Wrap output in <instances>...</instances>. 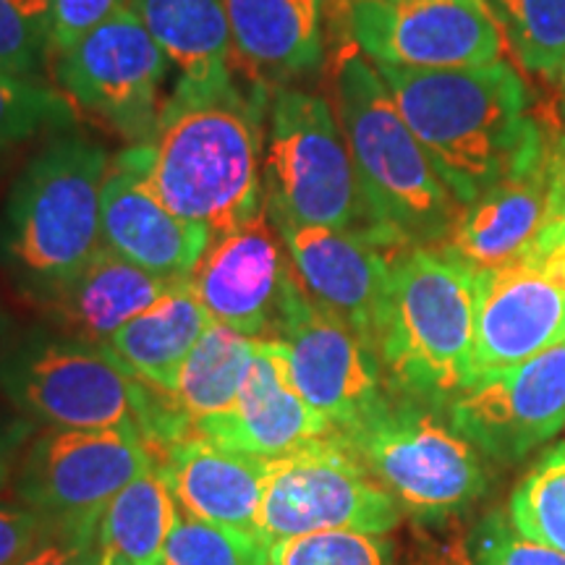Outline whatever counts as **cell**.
<instances>
[{
  "mask_svg": "<svg viewBox=\"0 0 565 565\" xmlns=\"http://www.w3.org/2000/svg\"><path fill=\"white\" fill-rule=\"evenodd\" d=\"M263 108L259 87L246 95L236 79H179L152 139L129 152L175 215L223 236L265 207Z\"/></svg>",
  "mask_w": 565,
  "mask_h": 565,
  "instance_id": "1",
  "label": "cell"
},
{
  "mask_svg": "<svg viewBox=\"0 0 565 565\" xmlns=\"http://www.w3.org/2000/svg\"><path fill=\"white\" fill-rule=\"evenodd\" d=\"M374 68L463 207L547 150L545 129L529 116L524 82L505 61L433 71L385 63Z\"/></svg>",
  "mask_w": 565,
  "mask_h": 565,
  "instance_id": "2",
  "label": "cell"
},
{
  "mask_svg": "<svg viewBox=\"0 0 565 565\" xmlns=\"http://www.w3.org/2000/svg\"><path fill=\"white\" fill-rule=\"evenodd\" d=\"M0 393L40 429H89L131 424L154 454L194 429L171 393L141 383L108 345L51 324L24 330L0 349Z\"/></svg>",
  "mask_w": 565,
  "mask_h": 565,
  "instance_id": "3",
  "label": "cell"
},
{
  "mask_svg": "<svg viewBox=\"0 0 565 565\" xmlns=\"http://www.w3.org/2000/svg\"><path fill=\"white\" fill-rule=\"evenodd\" d=\"M477 273L440 249L393 254L374 351L387 391L443 408L475 385Z\"/></svg>",
  "mask_w": 565,
  "mask_h": 565,
  "instance_id": "4",
  "label": "cell"
},
{
  "mask_svg": "<svg viewBox=\"0 0 565 565\" xmlns=\"http://www.w3.org/2000/svg\"><path fill=\"white\" fill-rule=\"evenodd\" d=\"M108 162L100 145L66 134L34 154L0 204V273L38 307L103 249Z\"/></svg>",
  "mask_w": 565,
  "mask_h": 565,
  "instance_id": "5",
  "label": "cell"
},
{
  "mask_svg": "<svg viewBox=\"0 0 565 565\" xmlns=\"http://www.w3.org/2000/svg\"><path fill=\"white\" fill-rule=\"evenodd\" d=\"M333 105L364 200L385 242L393 249L443 246L463 204L445 186L364 53L351 51L338 63Z\"/></svg>",
  "mask_w": 565,
  "mask_h": 565,
  "instance_id": "6",
  "label": "cell"
},
{
  "mask_svg": "<svg viewBox=\"0 0 565 565\" xmlns=\"http://www.w3.org/2000/svg\"><path fill=\"white\" fill-rule=\"evenodd\" d=\"M404 515L443 524L471 511L492 484L490 458L463 437L443 408L398 398L341 435Z\"/></svg>",
  "mask_w": 565,
  "mask_h": 565,
  "instance_id": "7",
  "label": "cell"
},
{
  "mask_svg": "<svg viewBox=\"0 0 565 565\" xmlns=\"http://www.w3.org/2000/svg\"><path fill=\"white\" fill-rule=\"evenodd\" d=\"M265 202L296 223L362 233L385 249L398 252L374 223L335 105L315 92L296 87L273 92Z\"/></svg>",
  "mask_w": 565,
  "mask_h": 565,
  "instance_id": "8",
  "label": "cell"
},
{
  "mask_svg": "<svg viewBox=\"0 0 565 565\" xmlns=\"http://www.w3.org/2000/svg\"><path fill=\"white\" fill-rule=\"evenodd\" d=\"M401 521L404 511L393 494L338 433L270 458L257 515V536L265 545L315 532L391 534Z\"/></svg>",
  "mask_w": 565,
  "mask_h": 565,
  "instance_id": "9",
  "label": "cell"
},
{
  "mask_svg": "<svg viewBox=\"0 0 565 565\" xmlns=\"http://www.w3.org/2000/svg\"><path fill=\"white\" fill-rule=\"evenodd\" d=\"M158 463L152 445L131 424L40 429L21 456L13 494L53 524L89 519Z\"/></svg>",
  "mask_w": 565,
  "mask_h": 565,
  "instance_id": "10",
  "label": "cell"
},
{
  "mask_svg": "<svg viewBox=\"0 0 565 565\" xmlns=\"http://www.w3.org/2000/svg\"><path fill=\"white\" fill-rule=\"evenodd\" d=\"M275 341L286 345L296 391L338 435L362 427L391 401L374 345L303 291L296 273L282 296Z\"/></svg>",
  "mask_w": 565,
  "mask_h": 565,
  "instance_id": "11",
  "label": "cell"
},
{
  "mask_svg": "<svg viewBox=\"0 0 565 565\" xmlns=\"http://www.w3.org/2000/svg\"><path fill=\"white\" fill-rule=\"evenodd\" d=\"M55 58V82L71 103L134 145L152 139L168 55L126 6Z\"/></svg>",
  "mask_w": 565,
  "mask_h": 565,
  "instance_id": "12",
  "label": "cell"
},
{
  "mask_svg": "<svg viewBox=\"0 0 565 565\" xmlns=\"http://www.w3.org/2000/svg\"><path fill=\"white\" fill-rule=\"evenodd\" d=\"M349 32L359 53L395 68H469L503 55L487 0H349Z\"/></svg>",
  "mask_w": 565,
  "mask_h": 565,
  "instance_id": "13",
  "label": "cell"
},
{
  "mask_svg": "<svg viewBox=\"0 0 565 565\" xmlns=\"http://www.w3.org/2000/svg\"><path fill=\"white\" fill-rule=\"evenodd\" d=\"M565 341V231L545 225L536 244L477 275V372L511 366Z\"/></svg>",
  "mask_w": 565,
  "mask_h": 565,
  "instance_id": "14",
  "label": "cell"
},
{
  "mask_svg": "<svg viewBox=\"0 0 565 565\" xmlns=\"http://www.w3.org/2000/svg\"><path fill=\"white\" fill-rule=\"evenodd\" d=\"M448 419L490 461H524L565 427V341L479 374L448 406Z\"/></svg>",
  "mask_w": 565,
  "mask_h": 565,
  "instance_id": "15",
  "label": "cell"
},
{
  "mask_svg": "<svg viewBox=\"0 0 565 565\" xmlns=\"http://www.w3.org/2000/svg\"><path fill=\"white\" fill-rule=\"evenodd\" d=\"M294 267L267 207L249 223L212 238L192 273L207 315L249 338H275Z\"/></svg>",
  "mask_w": 565,
  "mask_h": 565,
  "instance_id": "16",
  "label": "cell"
},
{
  "mask_svg": "<svg viewBox=\"0 0 565 565\" xmlns=\"http://www.w3.org/2000/svg\"><path fill=\"white\" fill-rule=\"evenodd\" d=\"M267 212L286 244L303 291L374 345L395 252L362 233L303 225L273 207Z\"/></svg>",
  "mask_w": 565,
  "mask_h": 565,
  "instance_id": "17",
  "label": "cell"
},
{
  "mask_svg": "<svg viewBox=\"0 0 565 565\" xmlns=\"http://www.w3.org/2000/svg\"><path fill=\"white\" fill-rule=\"evenodd\" d=\"M194 433L223 448L280 458L335 429L296 391L286 345L275 338H257L252 366L233 406L194 424Z\"/></svg>",
  "mask_w": 565,
  "mask_h": 565,
  "instance_id": "18",
  "label": "cell"
},
{
  "mask_svg": "<svg viewBox=\"0 0 565 565\" xmlns=\"http://www.w3.org/2000/svg\"><path fill=\"white\" fill-rule=\"evenodd\" d=\"M103 246L162 278H192L212 233L168 207L154 194L126 147L108 162L100 202Z\"/></svg>",
  "mask_w": 565,
  "mask_h": 565,
  "instance_id": "19",
  "label": "cell"
},
{
  "mask_svg": "<svg viewBox=\"0 0 565 565\" xmlns=\"http://www.w3.org/2000/svg\"><path fill=\"white\" fill-rule=\"evenodd\" d=\"M550 210V145L536 158L466 204L456 228L437 249L482 275L498 270L540 238Z\"/></svg>",
  "mask_w": 565,
  "mask_h": 565,
  "instance_id": "20",
  "label": "cell"
},
{
  "mask_svg": "<svg viewBox=\"0 0 565 565\" xmlns=\"http://www.w3.org/2000/svg\"><path fill=\"white\" fill-rule=\"evenodd\" d=\"M160 471L181 513L257 534L270 458L223 448L192 429L162 450Z\"/></svg>",
  "mask_w": 565,
  "mask_h": 565,
  "instance_id": "21",
  "label": "cell"
},
{
  "mask_svg": "<svg viewBox=\"0 0 565 565\" xmlns=\"http://www.w3.org/2000/svg\"><path fill=\"white\" fill-rule=\"evenodd\" d=\"M231 55L254 87L309 74L322 63V0H225Z\"/></svg>",
  "mask_w": 565,
  "mask_h": 565,
  "instance_id": "22",
  "label": "cell"
},
{
  "mask_svg": "<svg viewBox=\"0 0 565 565\" xmlns=\"http://www.w3.org/2000/svg\"><path fill=\"white\" fill-rule=\"evenodd\" d=\"M183 278H162L103 249L45 303L51 328L105 345L126 322L162 299Z\"/></svg>",
  "mask_w": 565,
  "mask_h": 565,
  "instance_id": "23",
  "label": "cell"
},
{
  "mask_svg": "<svg viewBox=\"0 0 565 565\" xmlns=\"http://www.w3.org/2000/svg\"><path fill=\"white\" fill-rule=\"evenodd\" d=\"M212 324L192 280L183 278L110 338L108 349L141 383L171 393L183 362Z\"/></svg>",
  "mask_w": 565,
  "mask_h": 565,
  "instance_id": "24",
  "label": "cell"
},
{
  "mask_svg": "<svg viewBox=\"0 0 565 565\" xmlns=\"http://www.w3.org/2000/svg\"><path fill=\"white\" fill-rule=\"evenodd\" d=\"M129 6L181 71L179 79L196 84L233 79L225 0H129Z\"/></svg>",
  "mask_w": 565,
  "mask_h": 565,
  "instance_id": "25",
  "label": "cell"
},
{
  "mask_svg": "<svg viewBox=\"0 0 565 565\" xmlns=\"http://www.w3.org/2000/svg\"><path fill=\"white\" fill-rule=\"evenodd\" d=\"M179 513L181 508L158 463L124 487L103 511L100 542L105 557L124 565H162Z\"/></svg>",
  "mask_w": 565,
  "mask_h": 565,
  "instance_id": "26",
  "label": "cell"
},
{
  "mask_svg": "<svg viewBox=\"0 0 565 565\" xmlns=\"http://www.w3.org/2000/svg\"><path fill=\"white\" fill-rule=\"evenodd\" d=\"M254 349L257 338L242 335L212 320L183 362L171 391L173 404L192 427L233 406L252 366Z\"/></svg>",
  "mask_w": 565,
  "mask_h": 565,
  "instance_id": "27",
  "label": "cell"
},
{
  "mask_svg": "<svg viewBox=\"0 0 565 565\" xmlns=\"http://www.w3.org/2000/svg\"><path fill=\"white\" fill-rule=\"evenodd\" d=\"M508 519L529 540L565 555V440L547 448L513 487Z\"/></svg>",
  "mask_w": 565,
  "mask_h": 565,
  "instance_id": "28",
  "label": "cell"
},
{
  "mask_svg": "<svg viewBox=\"0 0 565 565\" xmlns=\"http://www.w3.org/2000/svg\"><path fill=\"white\" fill-rule=\"evenodd\" d=\"M515 58L557 79L565 66V0H490Z\"/></svg>",
  "mask_w": 565,
  "mask_h": 565,
  "instance_id": "29",
  "label": "cell"
},
{
  "mask_svg": "<svg viewBox=\"0 0 565 565\" xmlns=\"http://www.w3.org/2000/svg\"><path fill=\"white\" fill-rule=\"evenodd\" d=\"M71 121L74 110L63 92L0 71V154L47 129H66Z\"/></svg>",
  "mask_w": 565,
  "mask_h": 565,
  "instance_id": "30",
  "label": "cell"
},
{
  "mask_svg": "<svg viewBox=\"0 0 565 565\" xmlns=\"http://www.w3.org/2000/svg\"><path fill=\"white\" fill-rule=\"evenodd\" d=\"M162 565H267V545L254 532L179 513Z\"/></svg>",
  "mask_w": 565,
  "mask_h": 565,
  "instance_id": "31",
  "label": "cell"
},
{
  "mask_svg": "<svg viewBox=\"0 0 565 565\" xmlns=\"http://www.w3.org/2000/svg\"><path fill=\"white\" fill-rule=\"evenodd\" d=\"M53 58V0H0V71L38 79Z\"/></svg>",
  "mask_w": 565,
  "mask_h": 565,
  "instance_id": "32",
  "label": "cell"
},
{
  "mask_svg": "<svg viewBox=\"0 0 565 565\" xmlns=\"http://www.w3.org/2000/svg\"><path fill=\"white\" fill-rule=\"evenodd\" d=\"M267 565H395V542L366 532L282 536L267 545Z\"/></svg>",
  "mask_w": 565,
  "mask_h": 565,
  "instance_id": "33",
  "label": "cell"
},
{
  "mask_svg": "<svg viewBox=\"0 0 565 565\" xmlns=\"http://www.w3.org/2000/svg\"><path fill=\"white\" fill-rule=\"evenodd\" d=\"M471 565H565V555L524 536L508 513L490 511L469 534Z\"/></svg>",
  "mask_w": 565,
  "mask_h": 565,
  "instance_id": "34",
  "label": "cell"
},
{
  "mask_svg": "<svg viewBox=\"0 0 565 565\" xmlns=\"http://www.w3.org/2000/svg\"><path fill=\"white\" fill-rule=\"evenodd\" d=\"M19 565H105L100 515L53 524L45 540Z\"/></svg>",
  "mask_w": 565,
  "mask_h": 565,
  "instance_id": "35",
  "label": "cell"
},
{
  "mask_svg": "<svg viewBox=\"0 0 565 565\" xmlns=\"http://www.w3.org/2000/svg\"><path fill=\"white\" fill-rule=\"evenodd\" d=\"M129 0H53V55L74 47Z\"/></svg>",
  "mask_w": 565,
  "mask_h": 565,
  "instance_id": "36",
  "label": "cell"
},
{
  "mask_svg": "<svg viewBox=\"0 0 565 565\" xmlns=\"http://www.w3.org/2000/svg\"><path fill=\"white\" fill-rule=\"evenodd\" d=\"M53 521L24 503H0V565H19L45 540Z\"/></svg>",
  "mask_w": 565,
  "mask_h": 565,
  "instance_id": "37",
  "label": "cell"
},
{
  "mask_svg": "<svg viewBox=\"0 0 565 565\" xmlns=\"http://www.w3.org/2000/svg\"><path fill=\"white\" fill-rule=\"evenodd\" d=\"M38 433L40 427L26 419V416L17 412L0 414V492L13 484L21 456H24L26 445L32 443V437Z\"/></svg>",
  "mask_w": 565,
  "mask_h": 565,
  "instance_id": "38",
  "label": "cell"
},
{
  "mask_svg": "<svg viewBox=\"0 0 565 565\" xmlns=\"http://www.w3.org/2000/svg\"><path fill=\"white\" fill-rule=\"evenodd\" d=\"M565 231V134L550 139V210L547 223Z\"/></svg>",
  "mask_w": 565,
  "mask_h": 565,
  "instance_id": "39",
  "label": "cell"
},
{
  "mask_svg": "<svg viewBox=\"0 0 565 565\" xmlns=\"http://www.w3.org/2000/svg\"><path fill=\"white\" fill-rule=\"evenodd\" d=\"M6 330H9V320H6L3 309H0V343H3V338H6Z\"/></svg>",
  "mask_w": 565,
  "mask_h": 565,
  "instance_id": "40",
  "label": "cell"
},
{
  "mask_svg": "<svg viewBox=\"0 0 565 565\" xmlns=\"http://www.w3.org/2000/svg\"><path fill=\"white\" fill-rule=\"evenodd\" d=\"M555 82H561V87L565 89V66H563V71H561V76H557V79Z\"/></svg>",
  "mask_w": 565,
  "mask_h": 565,
  "instance_id": "41",
  "label": "cell"
},
{
  "mask_svg": "<svg viewBox=\"0 0 565 565\" xmlns=\"http://www.w3.org/2000/svg\"><path fill=\"white\" fill-rule=\"evenodd\" d=\"M561 121H563V134H565V103L561 105Z\"/></svg>",
  "mask_w": 565,
  "mask_h": 565,
  "instance_id": "42",
  "label": "cell"
},
{
  "mask_svg": "<svg viewBox=\"0 0 565 565\" xmlns=\"http://www.w3.org/2000/svg\"><path fill=\"white\" fill-rule=\"evenodd\" d=\"M105 565H124V563H118V561H113V557H105Z\"/></svg>",
  "mask_w": 565,
  "mask_h": 565,
  "instance_id": "43",
  "label": "cell"
}]
</instances>
